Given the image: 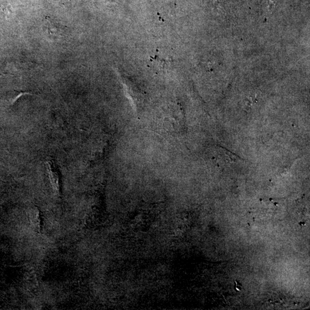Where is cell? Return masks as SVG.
<instances>
[{
    "mask_svg": "<svg viewBox=\"0 0 310 310\" xmlns=\"http://www.w3.org/2000/svg\"><path fill=\"white\" fill-rule=\"evenodd\" d=\"M46 166L53 190L55 194L60 195L61 193L60 175L56 163L54 160L49 158L46 161Z\"/></svg>",
    "mask_w": 310,
    "mask_h": 310,
    "instance_id": "cell-2",
    "label": "cell"
},
{
    "mask_svg": "<svg viewBox=\"0 0 310 310\" xmlns=\"http://www.w3.org/2000/svg\"><path fill=\"white\" fill-rule=\"evenodd\" d=\"M33 95L31 92L21 91H10L0 94V107H10L13 106L20 97L23 95Z\"/></svg>",
    "mask_w": 310,
    "mask_h": 310,
    "instance_id": "cell-3",
    "label": "cell"
},
{
    "mask_svg": "<svg viewBox=\"0 0 310 310\" xmlns=\"http://www.w3.org/2000/svg\"><path fill=\"white\" fill-rule=\"evenodd\" d=\"M29 218L32 228L40 232L42 227L41 211L37 207H33L29 211Z\"/></svg>",
    "mask_w": 310,
    "mask_h": 310,
    "instance_id": "cell-4",
    "label": "cell"
},
{
    "mask_svg": "<svg viewBox=\"0 0 310 310\" xmlns=\"http://www.w3.org/2000/svg\"><path fill=\"white\" fill-rule=\"evenodd\" d=\"M42 30L43 34L49 41L58 42L62 41L66 37L68 28L50 18H47L43 22Z\"/></svg>",
    "mask_w": 310,
    "mask_h": 310,
    "instance_id": "cell-1",
    "label": "cell"
}]
</instances>
